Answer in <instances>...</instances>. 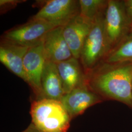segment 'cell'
I'll list each match as a JSON object with an SVG mask.
<instances>
[{
    "label": "cell",
    "mask_w": 132,
    "mask_h": 132,
    "mask_svg": "<svg viewBox=\"0 0 132 132\" xmlns=\"http://www.w3.org/2000/svg\"><path fill=\"white\" fill-rule=\"evenodd\" d=\"M130 27L124 2L108 1L104 14V30L109 53L119 44Z\"/></svg>",
    "instance_id": "4"
},
{
    "label": "cell",
    "mask_w": 132,
    "mask_h": 132,
    "mask_svg": "<svg viewBox=\"0 0 132 132\" xmlns=\"http://www.w3.org/2000/svg\"><path fill=\"white\" fill-rule=\"evenodd\" d=\"M64 94L87 84V76L79 59L73 57L56 64Z\"/></svg>",
    "instance_id": "10"
},
{
    "label": "cell",
    "mask_w": 132,
    "mask_h": 132,
    "mask_svg": "<svg viewBox=\"0 0 132 132\" xmlns=\"http://www.w3.org/2000/svg\"><path fill=\"white\" fill-rule=\"evenodd\" d=\"M103 62L108 64L132 63V35L109 52Z\"/></svg>",
    "instance_id": "15"
},
{
    "label": "cell",
    "mask_w": 132,
    "mask_h": 132,
    "mask_svg": "<svg viewBox=\"0 0 132 132\" xmlns=\"http://www.w3.org/2000/svg\"><path fill=\"white\" fill-rule=\"evenodd\" d=\"M124 4L131 27L132 28V0L125 1Z\"/></svg>",
    "instance_id": "17"
},
{
    "label": "cell",
    "mask_w": 132,
    "mask_h": 132,
    "mask_svg": "<svg viewBox=\"0 0 132 132\" xmlns=\"http://www.w3.org/2000/svg\"><path fill=\"white\" fill-rule=\"evenodd\" d=\"M104 14L100 15L93 24L81 52L79 60L87 75L108 54L104 33Z\"/></svg>",
    "instance_id": "3"
},
{
    "label": "cell",
    "mask_w": 132,
    "mask_h": 132,
    "mask_svg": "<svg viewBox=\"0 0 132 132\" xmlns=\"http://www.w3.org/2000/svg\"><path fill=\"white\" fill-rule=\"evenodd\" d=\"M29 47L2 39L0 44V61L14 75L27 82L24 71V57Z\"/></svg>",
    "instance_id": "11"
},
{
    "label": "cell",
    "mask_w": 132,
    "mask_h": 132,
    "mask_svg": "<svg viewBox=\"0 0 132 132\" xmlns=\"http://www.w3.org/2000/svg\"><path fill=\"white\" fill-rule=\"evenodd\" d=\"M55 28L42 20L31 18L26 23L6 31L2 39L26 47H33L43 43L47 33Z\"/></svg>",
    "instance_id": "5"
},
{
    "label": "cell",
    "mask_w": 132,
    "mask_h": 132,
    "mask_svg": "<svg viewBox=\"0 0 132 132\" xmlns=\"http://www.w3.org/2000/svg\"><path fill=\"white\" fill-rule=\"evenodd\" d=\"M30 114L32 124L43 132H66L71 119L60 101L47 98L34 101Z\"/></svg>",
    "instance_id": "2"
},
{
    "label": "cell",
    "mask_w": 132,
    "mask_h": 132,
    "mask_svg": "<svg viewBox=\"0 0 132 132\" xmlns=\"http://www.w3.org/2000/svg\"><path fill=\"white\" fill-rule=\"evenodd\" d=\"M87 76V84L103 98L132 108V63L99 64Z\"/></svg>",
    "instance_id": "1"
},
{
    "label": "cell",
    "mask_w": 132,
    "mask_h": 132,
    "mask_svg": "<svg viewBox=\"0 0 132 132\" xmlns=\"http://www.w3.org/2000/svg\"><path fill=\"white\" fill-rule=\"evenodd\" d=\"M43 98L61 100L65 94L56 63L46 62L41 77Z\"/></svg>",
    "instance_id": "13"
},
{
    "label": "cell",
    "mask_w": 132,
    "mask_h": 132,
    "mask_svg": "<svg viewBox=\"0 0 132 132\" xmlns=\"http://www.w3.org/2000/svg\"><path fill=\"white\" fill-rule=\"evenodd\" d=\"M79 14V1L50 0L46 2L32 18L59 27H64Z\"/></svg>",
    "instance_id": "6"
},
{
    "label": "cell",
    "mask_w": 132,
    "mask_h": 132,
    "mask_svg": "<svg viewBox=\"0 0 132 132\" xmlns=\"http://www.w3.org/2000/svg\"><path fill=\"white\" fill-rule=\"evenodd\" d=\"M79 15L87 22L93 24L100 15L104 13L108 1L79 0Z\"/></svg>",
    "instance_id": "14"
},
{
    "label": "cell",
    "mask_w": 132,
    "mask_h": 132,
    "mask_svg": "<svg viewBox=\"0 0 132 132\" xmlns=\"http://www.w3.org/2000/svg\"><path fill=\"white\" fill-rule=\"evenodd\" d=\"M43 44L47 61L57 64L73 57L64 37L63 27H56L48 32Z\"/></svg>",
    "instance_id": "12"
},
{
    "label": "cell",
    "mask_w": 132,
    "mask_h": 132,
    "mask_svg": "<svg viewBox=\"0 0 132 132\" xmlns=\"http://www.w3.org/2000/svg\"><path fill=\"white\" fill-rule=\"evenodd\" d=\"M26 1L21 0H0L1 13H4L7 11L14 9L19 4Z\"/></svg>",
    "instance_id": "16"
},
{
    "label": "cell",
    "mask_w": 132,
    "mask_h": 132,
    "mask_svg": "<svg viewBox=\"0 0 132 132\" xmlns=\"http://www.w3.org/2000/svg\"><path fill=\"white\" fill-rule=\"evenodd\" d=\"M103 99L86 85L64 94L60 102L72 118L83 113L86 109L101 102Z\"/></svg>",
    "instance_id": "8"
},
{
    "label": "cell",
    "mask_w": 132,
    "mask_h": 132,
    "mask_svg": "<svg viewBox=\"0 0 132 132\" xmlns=\"http://www.w3.org/2000/svg\"><path fill=\"white\" fill-rule=\"evenodd\" d=\"M47 60L43 43L29 47L24 57L23 65L27 83L36 94L37 99L43 98L41 77Z\"/></svg>",
    "instance_id": "7"
},
{
    "label": "cell",
    "mask_w": 132,
    "mask_h": 132,
    "mask_svg": "<svg viewBox=\"0 0 132 132\" xmlns=\"http://www.w3.org/2000/svg\"><path fill=\"white\" fill-rule=\"evenodd\" d=\"M23 132H43L36 127L32 123H31L30 126H29L27 129H26Z\"/></svg>",
    "instance_id": "18"
},
{
    "label": "cell",
    "mask_w": 132,
    "mask_h": 132,
    "mask_svg": "<svg viewBox=\"0 0 132 132\" xmlns=\"http://www.w3.org/2000/svg\"><path fill=\"white\" fill-rule=\"evenodd\" d=\"M92 25L87 22L79 14L63 27L64 37L73 57L79 59L85 39Z\"/></svg>",
    "instance_id": "9"
}]
</instances>
